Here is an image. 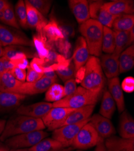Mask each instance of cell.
I'll return each mask as SVG.
<instances>
[{
  "label": "cell",
  "mask_w": 134,
  "mask_h": 151,
  "mask_svg": "<svg viewBox=\"0 0 134 151\" xmlns=\"http://www.w3.org/2000/svg\"><path fill=\"white\" fill-rule=\"evenodd\" d=\"M46 127L40 119H35L23 115L13 116L6 122L4 129L0 136V141L4 142L15 135L43 130Z\"/></svg>",
  "instance_id": "cell-1"
},
{
  "label": "cell",
  "mask_w": 134,
  "mask_h": 151,
  "mask_svg": "<svg viewBox=\"0 0 134 151\" xmlns=\"http://www.w3.org/2000/svg\"><path fill=\"white\" fill-rule=\"evenodd\" d=\"M79 31L86 42L89 54L100 56L102 50L104 26L94 19H90L81 24Z\"/></svg>",
  "instance_id": "cell-2"
},
{
  "label": "cell",
  "mask_w": 134,
  "mask_h": 151,
  "mask_svg": "<svg viewBox=\"0 0 134 151\" xmlns=\"http://www.w3.org/2000/svg\"><path fill=\"white\" fill-rule=\"evenodd\" d=\"M102 91H93L78 86L72 94L52 104L53 107L77 109L88 105H95L102 94Z\"/></svg>",
  "instance_id": "cell-3"
},
{
  "label": "cell",
  "mask_w": 134,
  "mask_h": 151,
  "mask_svg": "<svg viewBox=\"0 0 134 151\" xmlns=\"http://www.w3.org/2000/svg\"><path fill=\"white\" fill-rule=\"evenodd\" d=\"M81 86L93 91H102L105 84L103 71L99 58L89 56L85 64L84 74L81 81Z\"/></svg>",
  "instance_id": "cell-4"
},
{
  "label": "cell",
  "mask_w": 134,
  "mask_h": 151,
  "mask_svg": "<svg viewBox=\"0 0 134 151\" xmlns=\"http://www.w3.org/2000/svg\"><path fill=\"white\" fill-rule=\"evenodd\" d=\"M49 135L43 131H35L11 137L4 141L5 145L10 149L30 148Z\"/></svg>",
  "instance_id": "cell-5"
},
{
  "label": "cell",
  "mask_w": 134,
  "mask_h": 151,
  "mask_svg": "<svg viewBox=\"0 0 134 151\" xmlns=\"http://www.w3.org/2000/svg\"><path fill=\"white\" fill-rule=\"evenodd\" d=\"M0 42L3 47L18 45L33 47V40L18 29L0 24Z\"/></svg>",
  "instance_id": "cell-6"
},
{
  "label": "cell",
  "mask_w": 134,
  "mask_h": 151,
  "mask_svg": "<svg viewBox=\"0 0 134 151\" xmlns=\"http://www.w3.org/2000/svg\"><path fill=\"white\" fill-rule=\"evenodd\" d=\"M100 137L89 122L79 130L71 147L80 150L88 149L95 146Z\"/></svg>",
  "instance_id": "cell-7"
},
{
  "label": "cell",
  "mask_w": 134,
  "mask_h": 151,
  "mask_svg": "<svg viewBox=\"0 0 134 151\" xmlns=\"http://www.w3.org/2000/svg\"><path fill=\"white\" fill-rule=\"evenodd\" d=\"M90 120V118L78 123L64 125L53 131L52 137L59 142L65 147H71L79 130Z\"/></svg>",
  "instance_id": "cell-8"
},
{
  "label": "cell",
  "mask_w": 134,
  "mask_h": 151,
  "mask_svg": "<svg viewBox=\"0 0 134 151\" xmlns=\"http://www.w3.org/2000/svg\"><path fill=\"white\" fill-rule=\"evenodd\" d=\"M75 109L63 107H52L42 120L45 127L53 131L62 127L67 117Z\"/></svg>",
  "instance_id": "cell-9"
},
{
  "label": "cell",
  "mask_w": 134,
  "mask_h": 151,
  "mask_svg": "<svg viewBox=\"0 0 134 151\" xmlns=\"http://www.w3.org/2000/svg\"><path fill=\"white\" fill-rule=\"evenodd\" d=\"M56 81V80L43 76L40 79L35 82H22L15 93L26 96L43 93L46 92L49 88Z\"/></svg>",
  "instance_id": "cell-10"
},
{
  "label": "cell",
  "mask_w": 134,
  "mask_h": 151,
  "mask_svg": "<svg viewBox=\"0 0 134 151\" xmlns=\"http://www.w3.org/2000/svg\"><path fill=\"white\" fill-rule=\"evenodd\" d=\"M103 1H93L89 4L90 16L91 19L101 23L104 27L111 28L116 16H114L104 9ZM118 17V16H117Z\"/></svg>",
  "instance_id": "cell-11"
},
{
  "label": "cell",
  "mask_w": 134,
  "mask_h": 151,
  "mask_svg": "<svg viewBox=\"0 0 134 151\" xmlns=\"http://www.w3.org/2000/svg\"><path fill=\"white\" fill-rule=\"evenodd\" d=\"M52 107V104L45 102H38L28 105H21L17 108L16 112L19 115L42 119Z\"/></svg>",
  "instance_id": "cell-12"
},
{
  "label": "cell",
  "mask_w": 134,
  "mask_h": 151,
  "mask_svg": "<svg viewBox=\"0 0 134 151\" xmlns=\"http://www.w3.org/2000/svg\"><path fill=\"white\" fill-rule=\"evenodd\" d=\"M90 122L93 125L99 136L106 139L116 134V129L111 120L99 114H94Z\"/></svg>",
  "instance_id": "cell-13"
},
{
  "label": "cell",
  "mask_w": 134,
  "mask_h": 151,
  "mask_svg": "<svg viewBox=\"0 0 134 151\" xmlns=\"http://www.w3.org/2000/svg\"><path fill=\"white\" fill-rule=\"evenodd\" d=\"M26 97V95L0 91V114L17 109Z\"/></svg>",
  "instance_id": "cell-14"
},
{
  "label": "cell",
  "mask_w": 134,
  "mask_h": 151,
  "mask_svg": "<svg viewBox=\"0 0 134 151\" xmlns=\"http://www.w3.org/2000/svg\"><path fill=\"white\" fill-rule=\"evenodd\" d=\"M27 10V21L28 27L35 29L37 33L42 32L47 24L48 21L39 11L32 6L28 1H24Z\"/></svg>",
  "instance_id": "cell-15"
},
{
  "label": "cell",
  "mask_w": 134,
  "mask_h": 151,
  "mask_svg": "<svg viewBox=\"0 0 134 151\" xmlns=\"http://www.w3.org/2000/svg\"><path fill=\"white\" fill-rule=\"evenodd\" d=\"M103 8L114 16L122 15H133L134 7L133 1L120 0L104 3Z\"/></svg>",
  "instance_id": "cell-16"
},
{
  "label": "cell",
  "mask_w": 134,
  "mask_h": 151,
  "mask_svg": "<svg viewBox=\"0 0 134 151\" xmlns=\"http://www.w3.org/2000/svg\"><path fill=\"white\" fill-rule=\"evenodd\" d=\"M89 55L86 41L82 36L79 37L77 40L76 47L72 57L76 73L86 64L89 58Z\"/></svg>",
  "instance_id": "cell-17"
},
{
  "label": "cell",
  "mask_w": 134,
  "mask_h": 151,
  "mask_svg": "<svg viewBox=\"0 0 134 151\" xmlns=\"http://www.w3.org/2000/svg\"><path fill=\"white\" fill-rule=\"evenodd\" d=\"M104 142L107 151H134V140L113 135Z\"/></svg>",
  "instance_id": "cell-18"
},
{
  "label": "cell",
  "mask_w": 134,
  "mask_h": 151,
  "mask_svg": "<svg viewBox=\"0 0 134 151\" xmlns=\"http://www.w3.org/2000/svg\"><path fill=\"white\" fill-rule=\"evenodd\" d=\"M68 3L78 23L81 24L90 19L89 1L86 0H69Z\"/></svg>",
  "instance_id": "cell-19"
},
{
  "label": "cell",
  "mask_w": 134,
  "mask_h": 151,
  "mask_svg": "<svg viewBox=\"0 0 134 151\" xmlns=\"http://www.w3.org/2000/svg\"><path fill=\"white\" fill-rule=\"evenodd\" d=\"M100 62L102 71L109 79L117 77L120 73L118 58L112 54H105L101 56Z\"/></svg>",
  "instance_id": "cell-20"
},
{
  "label": "cell",
  "mask_w": 134,
  "mask_h": 151,
  "mask_svg": "<svg viewBox=\"0 0 134 151\" xmlns=\"http://www.w3.org/2000/svg\"><path fill=\"white\" fill-rule=\"evenodd\" d=\"M109 92L113 98L118 111L120 113L123 112L125 109V104L123 90L118 78H114L109 79L108 82Z\"/></svg>",
  "instance_id": "cell-21"
},
{
  "label": "cell",
  "mask_w": 134,
  "mask_h": 151,
  "mask_svg": "<svg viewBox=\"0 0 134 151\" xmlns=\"http://www.w3.org/2000/svg\"><path fill=\"white\" fill-rule=\"evenodd\" d=\"M33 42L34 46L38 52L39 57V58L43 60L46 58L51 50H53L54 45L55 44L50 42L48 41L43 31L42 32L37 33L33 36Z\"/></svg>",
  "instance_id": "cell-22"
},
{
  "label": "cell",
  "mask_w": 134,
  "mask_h": 151,
  "mask_svg": "<svg viewBox=\"0 0 134 151\" xmlns=\"http://www.w3.org/2000/svg\"><path fill=\"white\" fill-rule=\"evenodd\" d=\"M120 120L119 134L121 137L134 140V120L127 111L121 112Z\"/></svg>",
  "instance_id": "cell-23"
},
{
  "label": "cell",
  "mask_w": 134,
  "mask_h": 151,
  "mask_svg": "<svg viewBox=\"0 0 134 151\" xmlns=\"http://www.w3.org/2000/svg\"><path fill=\"white\" fill-rule=\"evenodd\" d=\"M94 108L95 105H93L75 109L69 115L63 126L78 123L90 118Z\"/></svg>",
  "instance_id": "cell-24"
},
{
  "label": "cell",
  "mask_w": 134,
  "mask_h": 151,
  "mask_svg": "<svg viewBox=\"0 0 134 151\" xmlns=\"http://www.w3.org/2000/svg\"><path fill=\"white\" fill-rule=\"evenodd\" d=\"M22 82L15 78L10 71L0 74V91L15 93Z\"/></svg>",
  "instance_id": "cell-25"
},
{
  "label": "cell",
  "mask_w": 134,
  "mask_h": 151,
  "mask_svg": "<svg viewBox=\"0 0 134 151\" xmlns=\"http://www.w3.org/2000/svg\"><path fill=\"white\" fill-rule=\"evenodd\" d=\"M119 72L123 73L132 69L134 66V46L131 45L121 53L118 58Z\"/></svg>",
  "instance_id": "cell-26"
},
{
  "label": "cell",
  "mask_w": 134,
  "mask_h": 151,
  "mask_svg": "<svg viewBox=\"0 0 134 151\" xmlns=\"http://www.w3.org/2000/svg\"><path fill=\"white\" fill-rule=\"evenodd\" d=\"M43 33L50 42L55 43L61 39H64V35L58 26L56 20L51 19L48 22L43 30Z\"/></svg>",
  "instance_id": "cell-27"
},
{
  "label": "cell",
  "mask_w": 134,
  "mask_h": 151,
  "mask_svg": "<svg viewBox=\"0 0 134 151\" xmlns=\"http://www.w3.org/2000/svg\"><path fill=\"white\" fill-rule=\"evenodd\" d=\"M115 35L116 47L113 55L116 58H119L120 54L128 47L131 45L129 32L114 31Z\"/></svg>",
  "instance_id": "cell-28"
},
{
  "label": "cell",
  "mask_w": 134,
  "mask_h": 151,
  "mask_svg": "<svg viewBox=\"0 0 134 151\" xmlns=\"http://www.w3.org/2000/svg\"><path fill=\"white\" fill-rule=\"evenodd\" d=\"M116 109V105L113 98L108 91H105L102 96L99 114L108 119L112 118Z\"/></svg>",
  "instance_id": "cell-29"
},
{
  "label": "cell",
  "mask_w": 134,
  "mask_h": 151,
  "mask_svg": "<svg viewBox=\"0 0 134 151\" xmlns=\"http://www.w3.org/2000/svg\"><path fill=\"white\" fill-rule=\"evenodd\" d=\"M9 59H18L32 57L29 50L23 46L10 45L4 47L3 56Z\"/></svg>",
  "instance_id": "cell-30"
},
{
  "label": "cell",
  "mask_w": 134,
  "mask_h": 151,
  "mask_svg": "<svg viewBox=\"0 0 134 151\" xmlns=\"http://www.w3.org/2000/svg\"><path fill=\"white\" fill-rule=\"evenodd\" d=\"M63 148L65 147L54 138H45L29 148V150L30 151H58Z\"/></svg>",
  "instance_id": "cell-31"
},
{
  "label": "cell",
  "mask_w": 134,
  "mask_h": 151,
  "mask_svg": "<svg viewBox=\"0 0 134 151\" xmlns=\"http://www.w3.org/2000/svg\"><path fill=\"white\" fill-rule=\"evenodd\" d=\"M112 27L114 31L129 32L134 27L133 15H122L117 17Z\"/></svg>",
  "instance_id": "cell-32"
},
{
  "label": "cell",
  "mask_w": 134,
  "mask_h": 151,
  "mask_svg": "<svg viewBox=\"0 0 134 151\" xmlns=\"http://www.w3.org/2000/svg\"><path fill=\"white\" fill-rule=\"evenodd\" d=\"M116 47L115 35L114 30L106 27H104L102 38V52L107 54H113Z\"/></svg>",
  "instance_id": "cell-33"
},
{
  "label": "cell",
  "mask_w": 134,
  "mask_h": 151,
  "mask_svg": "<svg viewBox=\"0 0 134 151\" xmlns=\"http://www.w3.org/2000/svg\"><path fill=\"white\" fill-rule=\"evenodd\" d=\"M65 97L63 86L54 83L52 84L45 94V100L47 102H56Z\"/></svg>",
  "instance_id": "cell-34"
},
{
  "label": "cell",
  "mask_w": 134,
  "mask_h": 151,
  "mask_svg": "<svg viewBox=\"0 0 134 151\" xmlns=\"http://www.w3.org/2000/svg\"><path fill=\"white\" fill-rule=\"evenodd\" d=\"M4 18L3 23L7 25L9 27H13L19 30L20 26L18 22L13 6L9 2L3 11Z\"/></svg>",
  "instance_id": "cell-35"
},
{
  "label": "cell",
  "mask_w": 134,
  "mask_h": 151,
  "mask_svg": "<svg viewBox=\"0 0 134 151\" xmlns=\"http://www.w3.org/2000/svg\"><path fill=\"white\" fill-rule=\"evenodd\" d=\"M15 15L19 26L23 29L28 28L27 21V10L25 2L22 0L18 1L15 6Z\"/></svg>",
  "instance_id": "cell-36"
},
{
  "label": "cell",
  "mask_w": 134,
  "mask_h": 151,
  "mask_svg": "<svg viewBox=\"0 0 134 151\" xmlns=\"http://www.w3.org/2000/svg\"><path fill=\"white\" fill-rule=\"evenodd\" d=\"M28 2L45 17L50 12L53 3L49 0H28Z\"/></svg>",
  "instance_id": "cell-37"
},
{
  "label": "cell",
  "mask_w": 134,
  "mask_h": 151,
  "mask_svg": "<svg viewBox=\"0 0 134 151\" xmlns=\"http://www.w3.org/2000/svg\"><path fill=\"white\" fill-rule=\"evenodd\" d=\"M55 73L60 78L65 82L70 79L74 78V76L76 74V71L74 63H70L67 67L56 70Z\"/></svg>",
  "instance_id": "cell-38"
},
{
  "label": "cell",
  "mask_w": 134,
  "mask_h": 151,
  "mask_svg": "<svg viewBox=\"0 0 134 151\" xmlns=\"http://www.w3.org/2000/svg\"><path fill=\"white\" fill-rule=\"evenodd\" d=\"M64 92H65V97L69 96L74 93L77 88V81L75 78L70 79L65 82Z\"/></svg>",
  "instance_id": "cell-39"
},
{
  "label": "cell",
  "mask_w": 134,
  "mask_h": 151,
  "mask_svg": "<svg viewBox=\"0 0 134 151\" xmlns=\"http://www.w3.org/2000/svg\"><path fill=\"white\" fill-rule=\"evenodd\" d=\"M29 66L38 73L42 74L45 73V67L44 66L43 60L39 58H34L30 62Z\"/></svg>",
  "instance_id": "cell-40"
},
{
  "label": "cell",
  "mask_w": 134,
  "mask_h": 151,
  "mask_svg": "<svg viewBox=\"0 0 134 151\" xmlns=\"http://www.w3.org/2000/svg\"><path fill=\"white\" fill-rule=\"evenodd\" d=\"M10 72L13 76L15 78L21 82H26L27 72L26 70L18 67H15L10 70Z\"/></svg>",
  "instance_id": "cell-41"
},
{
  "label": "cell",
  "mask_w": 134,
  "mask_h": 151,
  "mask_svg": "<svg viewBox=\"0 0 134 151\" xmlns=\"http://www.w3.org/2000/svg\"><path fill=\"white\" fill-rule=\"evenodd\" d=\"M43 74L38 73L37 71H35L29 66L27 68V76H26L27 82H29V83L35 82L40 79L43 77Z\"/></svg>",
  "instance_id": "cell-42"
},
{
  "label": "cell",
  "mask_w": 134,
  "mask_h": 151,
  "mask_svg": "<svg viewBox=\"0 0 134 151\" xmlns=\"http://www.w3.org/2000/svg\"><path fill=\"white\" fill-rule=\"evenodd\" d=\"M122 90L128 93H130L134 90V79L132 77L129 76L126 78L121 85Z\"/></svg>",
  "instance_id": "cell-43"
},
{
  "label": "cell",
  "mask_w": 134,
  "mask_h": 151,
  "mask_svg": "<svg viewBox=\"0 0 134 151\" xmlns=\"http://www.w3.org/2000/svg\"><path fill=\"white\" fill-rule=\"evenodd\" d=\"M55 43L57 45L58 51L65 56H66L70 48V43L67 41L65 40V39H61Z\"/></svg>",
  "instance_id": "cell-44"
},
{
  "label": "cell",
  "mask_w": 134,
  "mask_h": 151,
  "mask_svg": "<svg viewBox=\"0 0 134 151\" xmlns=\"http://www.w3.org/2000/svg\"><path fill=\"white\" fill-rule=\"evenodd\" d=\"M105 139L103 138L100 137L96 145L95 151H107L106 147L105 146Z\"/></svg>",
  "instance_id": "cell-45"
},
{
  "label": "cell",
  "mask_w": 134,
  "mask_h": 151,
  "mask_svg": "<svg viewBox=\"0 0 134 151\" xmlns=\"http://www.w3.org/2000/svg\"><path fill=\"white\" fill-rule=\"evenodd\" d=\"M43 76L54 79V80H56V81H57V74H56L55 71H48L45 72L43 74Z\"/></svg>",
  "instance_id": "cell-46"
},
{
  "label": "cell",
  "mask_w": 134,
  "mask_h": 151,
  "mask_svg": "<svg viewBox=\"0 0 134 151\" xmlns=\"http://www.w3.org/2000/svg\"><path fill=\"white\" fill-rule=\"evenodd\" d=\"M6 120L4 119H0V136L1 135L4 128L6 127Z\"/></svg>",
  "instance_id": "cell-47"
},
{
  "label": "cell",
  "mask_w": 134,
  "mask_h": 151,
  "mask_svg": "<svg viewBox=\"0 0 134 151\" xmlns=\"http://www.w3.org/2000/svg\"><path fill=\"white\" fill-rule=\"evenodd\" d=\"M9 2L7 1H4V0H0V12H3L6 6H7Z\"/></svg>",
  "instance_id": "cell-48"
},
{
  "label": "cell",
  "mask_w": 134,
  "mask_h": 151,
  "mask_svg": "<svg viewBox=\"0 0 134 151\" xmlns=\"http://www.w3.org/2000/svg\"><path fill=\"white\" fill-rule=\"evenodd\" d=\"M6 71V69L4 65V61L3 58H0V74Z\"/></svg>",
  "instance_id": "cell-49"
},
{
  "label": "cell",
  "mask_w": 134,
  "mask_h": 151,
  "mask_svg": "<svg viewBox=\"0 0 134 151\" xmlns=\"http://www.w3.org/2000/svg\"><path fill=\"white\" fill-rule=\"evenodd\" d=\"M10 149L5 145L0 142V151H9Z\"/></svg>",
  "instance_id": "cell-50"
},
{
  "label": "cell",
  "mask_w": 134,
  "mask_h": 151,
  "mask_svg": "<svg viewBox=\"0 0 134 151\" xmlns=\"http://www.w3.org/2000/svg\"><path fill=\"white\" fill-rule=\"evenodd\" d=\"M129 35H130V40L131 42L132 43L134 41V27H133L130 31H129Z\"/></svg>",
  "instance_id": "cell-51"
},
{
  "label": "cell",
  "mask_w": 134,
  "mask_h": 151,
  "mask_svg": "<svg viewBox=\"0 0 134 151\" xmlns=\"http://www.w3.org/2000/svg\"><path fill=\"white\" fill-rule=\"evenodd\" d=\"M9 151H30V150L28 148H25V149H10Z\"/></svg>",
  "instance_id": "cell-52"
},
{
  "label": "cell",
  "mask_w": 134,
  "mask_h": 151,
  "mask_svg": "<svg viewBox=\"0 0 134 151\" xmlns=\"http://www.w3.org/2000/svg\"><path fill=\"white\" fill-rule=\"evenodd\" d=\"M3 46L2 44L0 42V58H2L3 56Z\"/></svg>",
  "instance_id": "cell-53"
},
{
  "label": "cell",
  "mask_w": 134,
  "mask_h": 151,
  "mask_svg": "<svg viewBox=\"0 0 134 151\" xmlns=\"http://www.w3.org/2000/svg\"><path fill=\"white\" fill-rule=\"evenodd\" d=\"M73 149H74L72 147H69L63 148V149H61L60 150H58V151H72Z\"/></svg>",
  "instance_id": "cell-54"
},
{
  "label": "cell",
  "mask_w": 134,
  "mask_h": 151,
  "mask_svg": "<svg viewBox=\"0 0 134 151\" xmlns=\"http://www.w3.org/2000/svg\"><path fill=\"white\" fill-rule=\"evenodd\" d=\"M4 11V10H3ZM3 11L0 12V21L3 22V18H4V14H3Z\"/></svg>",
  "instance_id": "cell-55"
},
{
  "label": "cell",
  "mask_w": 134,
  "mask_h": 151,
  "mask_svg": "<svg viewBox=\"0 0 134 151\" xmlns=\"http://www.w3.org/2000/svg\"><path fill=\"white\" fill-rule=\"evenodd\" d=\"M77 151H84L83 150H80V149H78Z\"/></svg>",
  "instance_id": "cell-56"
}]
</instances>
